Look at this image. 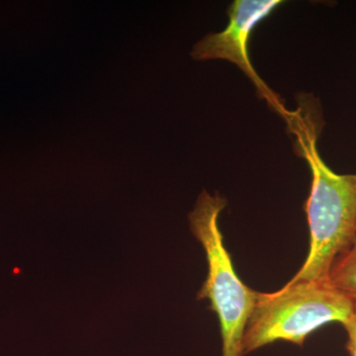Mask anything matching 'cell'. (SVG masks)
I'll return each instance as SVG.
<instances>
[{
	"mask_svg": "<svg viewBox=\"0 0 356 356\" xmlns=\"http://www.w3.org/2000/svg\"><path fill=\"white\" fill-rule=\"evenodd\" d=\"M316 138L315 127L298 134L300 149L313 177L305 206L310 248L289 283L327 281L334 261L356 242V175L332 172L318 154Z\"/></svg>",
	"mask_w": 356,
	"mask_h": 356,
	"instance_id": "obj_1",
	"label": "cell"
},
{
	"mask_svg": "<svg viewBox=\"0 0 356 356\" xmlns=\"http://www.w3.org/2000/svg\"><path fill=\"white\" fill-rule=\"evenodd\" d=\"M353 304L327 281L287 282L276 292H259L245 325L243 355L278 341L302 346L307 337L322 325L343 324Z\"/></svg>",
	"mask_w": 356,
	"mask_h": 356,
	"instance_id": "obj_2",
	"label": "cell"
},
{
	"mask_svg": "<svg viewBox=\"0 0 356 356\" xmlns=\"http://www.w3.org/2000/svg\"><path fill=\"white\" fill-rule=\"evenodd\" d=\"M226 206L221 196L204 191L189 214L191 229L205 250L208 275L197 299H208L219 318L222 356H243V337L259 292L248 287L234 268L225 247L218 218Z\"/></svg>",
	"mask_w": 356,
	"mask_h": 356,
	"instance_id": "obj_3",
	"label": "cell"
},
{
	"mask_svg": "<svg viewBox=\"0 0 356 356\" xmlns=\"http://www.w3.org/2000/svg\"><path fill=\"white\" fill-rule=\"evenodd\" d=\"M282 3L280 0H236L229 7V24L225 30L204 37L191 53L196 60H226L238 65L261 96L278 111L283 109L282 105L252 67L248 42L257 25Z\"/></svg>",
	"mask_w": 356,
	"mask_h": 356,
	"instance_id": "obj_4",
	"label": "cell"
},
{
	"mask_svg": "<svg viewBox=\"0 0 356 356\" xmlns=\"http://www.w3.org/2000/svg\"><path fill=\"white\" fill-rule=\"evenodd\" d=\"M348 334L346 348L350 356H356V302L353 304V312L348 320L341 324Z\"/></svg>",
	"mask_w": 356,
	"mask_h": 356,
	"instance_id": "obj_6",
	"label": "cell"
},
{
	"mask_svg": "<svg viewBox=\"0 0 356 356\" xmlns=\"http://www.w3.org/2000/svg\"><path fill=\"white\" fill-rule=\"evenodd\" d=\"M327 282L351 301L356 302V242L334 261Z\"/></svg>",
	"mask_w": 356,
	"mask_h": 356,
	"instance_id": "obj_5",
	"label": "cell"
}]
</instances>
